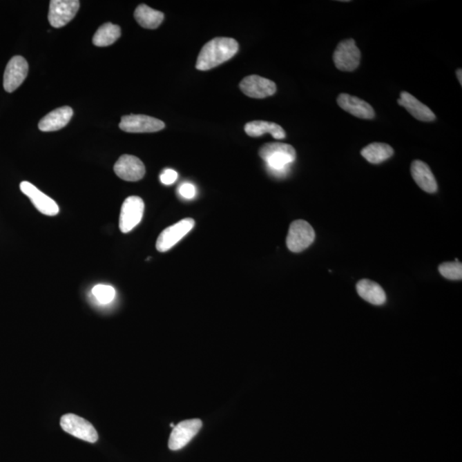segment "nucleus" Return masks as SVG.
<instances>
[{"instance_id":"19","label":"nucleus","mask_w":462,"mask_h":462,"mask_svg":"<svg viewBox=\"0 0 462 462\" xmlns=\"http://www.w3.org/2000/svg\"><path fill=\"white\" fill-rule=\"evenodd\" d=\"M356 289L361 298L372 305L381 306L386 302L385 290L377 282L363 279L358 282Z\"/></svg>"},{"instance_id":"1","label":"nucleus","mask_w":462,"mask_h":462,"mask_svg":"<svg viewBox=\"0 0 462 462\" xmlns=\"http://www.w3.org/2000/svg\"><path fill=\"white\" fill-rule=\"evenodd\" d=\"M238 42L227 37H216L207 42L197 58L196 69L206 71L227 62L238 53Z\"/></svg>"},{"instance_id":"21","label":"nucleus","mask_w":462,"mask_h":462,"mask_svg":"<svg viewBox=\"0 0 462 462\" xmlns=\"http://www.w3.org/2000/svg\"><path fill=\"white\" fill-rule=\"evenodd\" d=\"M135 19L142 27L155 30L164 21V16L159 10L150 8L149 6L139 5L135 12Z\"/></svg>"},{"instance_id":"15","label":"nucleus","mask_w":462,"mask_h":462,"mask_svg":"<svg viewBox=\"0 0 462 462\" xmlns=\"http://www.w3.org/2000/svg\"><path fill=\"white\" fill-rule=\"evenodd\" d=\"M338 104L343 110L361 119H372L375 117L372 106L357 97L341 94L338 96Z\"/></svg>"},{"instance_id":"25","label":"nucleus","mask_w":462,"mask_h":462,"mask_svg":"<svg viewBox=\"0 0 462 462\" xmlns=\"http://www.w3.org/2000/svg\"><path fill=\"white\" fill-rule=\"evenodd\" d=\"M440 274L450 280H461L462 264L456 260L454 262H445L439 267Z\"/></svg>"},{"instance_id":"5","label":"nucleus","mask_w":462,"mask_h":462,"mask_svg":"<svg viewBox=\"0 0 462 462\" xmlns=\"http://www.w3.org/2000/svg\"><path fill=\"white\" fill-rule=\"evenodd\" d=\"M195 224V220L188 218L166 228V230L161 232L157 240V250L164 253L173 249L188 233L192 231Z\"/></svg>"},{"instance_id":"16","label":"nucleus","mask_w":462,"mask_h":462,"mask_svg":"<svg viewBox=\"0 0 462 462\" xmlns=\"http://www.w3.org/2000/svg\"><path fill=\"white\" fill-rule=\"evenodd\" d=\"M411 174L414 180L422 191L429 193H433L438 191V184H436L434 175L423 161H413L411 164Z\"/></svg>"},{"instance_id":"12","label":"nucleus","mask_w":462,"mask_h":462,"mask_svg":"<svg viewBox=\"0 0 462 462\" xmlns=\"http://www.w3.org/2000/svg\"><path fill=\"white\" fill-rule=\"evenodd\" d=\"M114 171L118 177L127 182H137L144 177L146 168L137 157L124 154L114 166Z\"/></svg>"},{"instance_id":"10","label":"nucleus","mask_w":462,"mask_h":462,"mask_svg":"<svg viewBox=\"0 0 462 462\" xmlns=\"http://www.w3.org/2000/svg\"><path fill=\"white\" fill-rule=\"evenodd\" d=\"M28 73V64L21 56L13 57L7 64L3 75V88L8 93H12L19 88L26 79Z\"/></svg>"},{"instance_id":"27","label":"nucleus","mask_w":462,"mask_h":462,"mask_svg":"<svg viewBox=\"0 0 462 462\" xmlns=\"http://www.w3.org/2000/svg\"><path fill=\"white\" fill-rule=\"evenodd\" d=\"M179 193L182 197H184V199L191 200L196 195V189L195 186L191 184H184L180 186L179 188Z\"/></svg>"},{"instance_id":"28","label":"nucleus","mask_w":462,"mask_h":462,"mask_svg":"<svg viewBox=\"0 0 462 462\" xmlns=\"http://www.w3.org/2000/svg\"><path fill=\"white\" fill-rule=\"evenodd\" d=\"M456 75H457L458 81H460V84L461 85L462 84V77H461L462 76V70H461V69L458 70L456 71Z\"/></svg>"},{"instance_id":"24","label":"nucleus","mask_w":462,"mask_h":462,"mask_svg":"<svg viewBox=\"0 0 462 462\" xmlns=\"http://www.w3.org/2000/svg\"><path fill=\"white\" fill-rule=\"evenodd\" d=\"M93 296L102 304H109L116 296V290L108 285H97L92 289Z\"/></svg>"},{"instance_id":"14","label":"nucleus","mask_w":462,"mask_h":462,"mask_svg":"<svg viewBox=\"0 0 462 462\" xmlns=\"http://www.w3.org/2000/svg\"><path fill=\"white\" fill-rule=\"evenodd\" d=\"M21 191L30 199L32 203L39 212L48 216H56L59 213V207L55 200L45 195L35 185L28 182H21Z\"/></svg>"},{"instance_id":"17","label":"nucleus","mask_w":462,"mask_h":462,"mask_svg":"<svg viewBox=\"0 0 462 462\" xmlns=\"http://www.w3.org/2000/svg\"><path fill=\"white\" fill-rule=\"evenodd\" d=\"M397 103L399 106L405 107L407 112L418 120L432 122L436 119L435 114L432 112V110L410 93H401L400 99H397Z\"/></svg>"},{"instance_id":"4","label":"nucleus","mask_w":462,"mask_h":462,"mask_svg":"<svg viewBox=\"0 0 462 462\" xmlns=\"http://www.w3.org/2000/svg\"><path fill=\"white\" fill-rule=\"evenodd\" d=\"M361 53L353 39H345L339 43L333 55L336 68L342 71L352 73L360 66Z\"/></svg>"},{"instance_id":"2","label":"nucleus","mask_w":462,"mask_h":462,"mask_svg":"<svg viewBox=\"0 0 462 462\" xmlns=\"http://www.w3.org/2000/svg\"><path fill=\"white\" fill-rule=\"evenodd\" d=\"M259 155L276 175H285L289 164L296 159L295 148L291 145L280 142L267 143L261 146Z\"/></svg>"},{"instance_id":"8","label":"nucleus","mask_w":462,"mask_h":462,"mask_svg":"<svg viewBox=\"0 0 462 462\" xmlns=\"http://www.w3.org/2000/svg\"><path fill=\"white\" fill-rule=\"evenodd\" d=\"M80 8L77 0H52L50 2L48 20L53 28H62L73 20Z\"/></svg>"},{"instance_id":"6","label":"nucleus","mask_w":462,"mask_h":462,"mask_svg":"<svg viewBox=\"0 0 462 462\" xmlns=\"http://www.w3.org/2000/svg\"><path fill=\"white\" fill-rule=\"evenodd\" d=\"M145 204L141 197L130 196L122 206L119 229L123 233H128L137 227L144 214Z\"/></svg>"},{"instance_id":"7","label":"nucleus","mask_w":462,"mask_h":462,"mask_svg":"<svg viewBox=\"0 0 462 462\" xmlns=\"http://www.w3.org/2000/svg\"><path fill=\"white\" fill-rule=\"evenodd\" d=\"M60 425L64 432L84 441L95 443L99 439L98 433L94 426L76 414L64 415L61 418Z\"/></svg>"},{"instance_id":"18","label":"nucleus","mask_w":462,"mask_h":462,"mask_svg":"<svg viewBox=\"0 0 462 462\" xmlns=\"http://www.w3.org/2000/svg\"><path fill=\"white\" fill-rule=\"evenodd\" d=\"M73 117V110L70 106L60 107L42 118L39 124V131L43 132L59 131L69 124Z\"/></svg>"},{"instance_id":"3","label":"nucleus","mask_w":462,"mask_h":462,"mask_svg":"<svg viewBox=\"0 0 462 462\" xmlns=\"http://www.w3.org/2000/svg\"><path fill=\"white\" fill-rule=\"evenodd\" d=\"M314 240L315 231L310 224L296 220L290 224L286 244L291 252L300 253L313 244Z\"/></svg>"},{"instance_id":"20","label":"nucleus","mask_w":462,"mask_h":462,"mask_svg":"<svg viewBox=\"0 0 462 462\" xmlns=\"http://www.w3.org/2000/svg\"><path fill=\"white\" fill-rule=\"evenodd\" d=\"M247 135L252 137H259L264 134H270L272 137L282 139L286 137V133L280 125L267 121H252L247 124L244 127Z\"/></svg>"},{"instance_id":"23","label":"nucleus","mask_w":462,"mask_h":462,"mask_svg":"<svg viewBox=\"0 0 462 462\" xmlns=\"http://www.w3.org/2000/svg\"><path fill=\"white\" fill-rule=\"evenodd\" d=\"M121 37V28L117 25L107 23L103 24L102 27L96 31L93 43L96 46L104 48L113 45Z\"/></svg>"},{"instance_id":"11","label":"nucleus","mask_w":462,"mask_h":462,"mask_svg":"<svg viewBox=\"0 0 462 462\" xmlns=\"http://www.w3.org/2000/svg\"><path fill=\"white\" fill-rule=\"evenodd\" d=\"M202 427V421L198 418L180 422L175 425L170 436L169 449L179 450L187 445L195 438Z\"/></svg>"},{"instance_id":"13","label":"nucleus","mask_w":462,"mask_h":462,"mask_svg":"<svg viewBox=\"0 0 462 462\" xmlns=\"http://www.w3.org/2000/svg\"><path fill=\"white\" fill-rule=\"evenodd\" d=\"M243 94L253 99H264L273 95L277 91V86L269 79L253 75L247 77L240 84Z\"/></svg>"},{"instance_id":"26","label":"nucleus","mask_w":462,"mask_h":462,"mask_svg":"<svg viewBox=\"0 0 462 462\" xmlns=\"http://www.w3.org/2000/svg\"><path fill=\"white\" fill-rule=\"evenodd\" d=\"M178 177L177 171L173 169H166L160 175V181L164 185L173 184Z\"/></svg>"},{"instance_id":"22","label":"nucleus","mask_w":462,"mask_h":462,"mask_svg":"<svg viewBox=\"0 0 462 462\" xmlns=\"http://www.w3.org/2000/svg\"><path fill=\"white\" fill-rule=\"evenodd\" d=\"M361 155L371 164H381L393 156L394 150L385 143L374 142L361 150Z\"/></svg>"},{"instance_id":"9","label":"nucleus","mask_w":462,"mask_h":462,"mask_svg":"<svg viewBox=\"0 0 462 462\" xmlns=\"http://www.w3.org/2000/svg\"><path fill=\"white\" fill-rule=\"evenodd\" d=\"M164 122L146 115H128L122 117L119 128L128 133H153L164 130Z\"/></svg>"}]
</instances>
